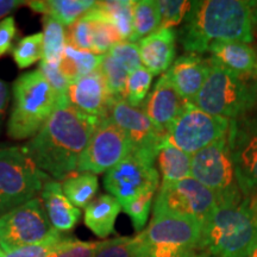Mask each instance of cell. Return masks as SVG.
Listing matches in <instances>:
<instances>
[{"mask_svg": "<svg viewBox=\"0 0 257 257\" xmlns=\"http://www.w3.org/2000/svg\"><path fill=\"white\" fill-rule=\"evenodd\" d=\"M100 120L70 104L60 106L22 150L50 178L63 181L76 173L80 159Z\"/></svg>", "mask_w": 257, "mask_h": 257, "instance_id": "6da1fadb", "label": "cell"}, {"mask_svg": "<svg viewBox=\"0 0 257 257\" xmlns=\"http://www.w3.org/2000/svg\"><path fill=\"white\" fill-rule=\"evenodd\" d=\"M257 2L197 0L182 22L179 40L186 53H207L217 42L255 40Z\"/></svg>", "mask_w": 257, "mask_h": 257, "instance_id": "7a4b0ae2", "label": "cell"}, {"mask_svg": "<svg viewBox=\"0 0 257 257\" xmlns=\"http://www.w3.org/2000/svg\"><path fill=\"white\" fill-rule=\"evenodd\" d=\"M257 239V221L246 206L218 204L201 221L197 251L212 257H244Z\"/></svg>", "mask_w": 257, "mask_h": 257, "instance_id": "3957f363", "label": "cell"}, {"mask_svg": "<svg viewBox=\"0 0 257 257\" xmlns=\"http://www.w3.org/2000/svg\"><path fill=\"white\" fill-rule=\"evenodd\" d=\"M14 104L8 121V135L14 140L32 138L43 127L60 101L38 69L22 74L12 87Z\"/></svg>", "mask_w": 257, "mask_h": 257, "instance_id": "277c9868", "label": "cell"}, {"mask_svg": "<svg viewBox=\"0 0 257 257\" xmlns=\"http://www.w3.org/2000/svg\"><path fill=\"white\" fill-rule=\"evenodd\" d=\"M192 104L212 115L238 119L257 104V80L239 78L211 60L206 81Z\"/></svg>", "mask_w": 257, "mask_h": 257, "instance_id": "5b68a950", "label": "cell"}, {"mask_svg": "<svg viewBox=\"0 0 257 257\" xmlns=\"http://www.w3.org/2000/svg\"><path fill=\"white\" fill-rule=\"evenodd\" d=\"M201 223L189 217L154 214L138 233V253L144 257H189L198 249Z\"/></svg>", "mask_w": 257, "mask_h": 257, "instance_id": "8992f818", "label": "cell"}, {"mask_svg": "<svg viewBox=\"0 0 257 257\" xmlns=\"http://www.w3.org/2000/svg\"><path fill=\"white\" fill-rule=\"evenodd\" d=\"M49 178L22 148H0V216L35 199Z\"/></svg>", "mask_w": 257, "mask_h": 257, "instance_id": "52a82bcc", "label": "cell"}, {"mask_svg": "<svg viewBox=\"0 0 257 257\" xmlns=\"http://www.w3.org/2000/svg\"><path fill=\"white\" fill-rule=\"evenodd\" d=\"M191 176L214 193L218 204H239L244 200L226 136L193 154Z\"/></svg>", "mask_w": 257, "mask_h": 257, "instance_id": "ba28073f", "label": "cell"}, {"mask_svg": "<svg viewBox=\"0 0 257 257\" xmlns=\"http://www.w3.org/2000/svg\"><path fill=\"white\" fill-rule=\"evenodd\" d=\"M230 121L226 118L206 113L192 102H185L165 141L192 156L226 136Z\"/></svg>", "mask_w": 257, "mask_h": 257, "instance_id": "9c48e42d", "label": "cell"}, {"mask_svg": "<svg viewBox=\"0 0 257 257\" xmlns=\"http://www.w3.org/2000/svg\"><path fill=\"white\" fill-rule=\"evenodd\" d=\"M55 231L38 198L0 216V245L4 252L43 242Z\"/></svg>", "mask_w": 257, "mask_h": 257, "instance_id": "30bf717a", "label": "cell"}, {"mask_svg": "<svg viewBox=\"0 0 257 257\" xmlns=\"http://www.w3.org/2000/svg\"><path fill=\"white\" fill-rule=\"evenodd\" d=\"M217 205L214 193L189 176L181 181L160 185L154 214L189 217L201 223Z\"/></svg>", "mask_w": 257, "mask_h": 257, "instance_id": "8fae6325", "label": "cell"}, {"mask_svg": "<svg viewBox=\"0 0 257 257\" xmlns=\"http://www.w3.org/2000/svg\"><path fill=\"white\" fill-rule=\"evenodd\" d=\"M227 143L244 199L257 195V113L230 121Z\"/></svg>", "mask_w": 257, "mask_h": 257, "instance_id": "7c38bea8", "label": "cell"}, {"mask_svg": "<svg viewBox=\"0 0 257 257\" xmlns=\"http://www.w3.org/2000/svg\"><path fill=\"white\" fill-rule=\"evenodd\" d=\"M156 157L144 153L131 152L104 178L106 191L120 202L127 204L150 187H160L159 170L154 167Z\"/></svg>", "mask_w": 257, "mask_h": 257, "instance_id": "4fadbf2b", "label": "cell"}, {"mask_svg": "<svg viewBox=\"0 0 257 257\" xmlns=\"http://www.w3.org/2000/svg\"><path fill=\"white\" fill-rule=\"evenodd\" d=\"M133 152L123 131L106 117L99 121L80 159L76 173L101 174L113 168Z\"/></svg>", "mask_w": 257, "mask_h": 257, "instance_id": "5bb4252c", "label": "cell"}, {"mask_svg": "<svg viewBox=\"0 0 257 257\" xmlns=\"http://www.w3.org/2000/svg\"><path fill=\"white\" fill-rule=\"evenodd\" d=\"M108 117L127 137L133 152L157 157L165 137L159 134L142 107H134L125 99H113Z\"/></svg>", "mask_w": 257, "mask_h": 257, "instance_id": "9a60e30c", "label": "cell"}, {"mask_svg": "<svg viewBox=\"0 0 257 257\" xmlns=\"http://www.w3.org/2000/svg\"><path fill=\"white\" fill-rule=\"evenodd\" d=\"M185 102L165 73L157 80L153 91L148 94L141 107L161 136L166 138L181 113Z\"/></svg>", "mask_w": 257, "mask_h": 257, "instance_id": "2e32d148", "label": "cell"}, {"mask_svg": "<svg viewBox=\"0 0 257 257\" xmlns=\"http://www.w3.org/2000/svg\"><path fill=\"white\" fill-rule=\"evenodd\" d=\"M113 99L99 70L76 80L68 89V101L74 108L99 119L108 117Z\"/></svg>", "mask_w": 257, "mask_h": 257, "instance_id": "e0dca14e", "label": "cell"}, {"mask_svg": "<svg viewBox=\"0 0 257 257\" xmlns=\"http://www.w3.org/2000/svg\"><path fill=\"white\" fill-rule=\"evenodd\" d=\"M210 69V59H204L198 54L186 53L173 62L166 75L182 100L192 102L206 81Z\"/></svg>", "mask_w": 257, "mask_h": 257, "instance_id": "ac0fdd59", "label": "cell"}, {"mask_svg": "<svg viewBox=\"0 0 257 257\" xmlns=\"http://www.w3.org/2000/svg\"><path fill=\"white\" fill-rule=\"evenodd\" d=\"M211 60L239 78L257 80V51L244 42H217L208 49Z\"/></svg>", "mask_w": 257, "mask_h": 257, "instance_id": "d6986e66", "label": "cell"}, {"mask_svg": "<svg viewBox=\"0 0 257 257\" xmlns=\"http://www.w3.org/2000/svg\"><path fill=\"white\" fill-rule=\"evenodd\" d=\"M176 38L178 34L175 29H161L138 42L144 68L153 75L165 74L174 62Z\"/></svg>", "mask_w": 257, "mask_h": 257, "instance_id": "ffe728a7", "label": "cell"}, {"mask_svg": "<svg viewBox=\"0 0 257 257\" xmlns=\"http://www.w3.org/2000/svg\"><path fill=\"white\" fill-rule=\"evenodd\" d=\"M41 200L51 226L59 232L72 231L81 217V211L67 199L62 186L56 180H49L41 191Z\"/></svg>", "mask_w": 257, "mask_h": 257, "instance_id": "44dd1931", "label": "cell"}, {"mask_svg": "<svg viewBox=\"0 0 257 257\" xmlns=\"http://www.w3.org/2000/svg\"><path fill=\"white\" fill-rule=\"evenodd\" d=\"M120 210V202L113 195H99L85 208V225L99 238H106L113 233L115 219Z\"/></svg>", "mask_w": 257, "mask_h": 257, "instance_id": "7402d4cb", "label": "cell"}, {"mask_svg": "<svg viewBox=\"0 0 257 257\" xmlns=\"http://www.w3.org/2000/svg\"><path fill=\"white\" fill-rule=\"evenodd\" d=\"M93 0H43L27 2L32 11L56 19L61 24L70 27L95 6Z\"/></svg>", "mask_w": 257, "mask_h": 257, "instance_id": "603a6c76", "label": "cell"}, {"mask_svg": "<svg viewBox=\"0 0 257 257\" xmlns=\"http://www.w3.org/2000/svg\"><path fill=\"white\" fill-rule=\"evenodd\" d=\"M162 184L181 181L191 176L192 156L163 141L156 157Z\"/></svg>", "mask_w": 257, "mask_h": 257, "instance_id": "cb8c5ba5", "label": "cell"}, {"mask_svg": "<svg viewBox=\"0 0 257 257\" xmlns=\"http://www.w3.org/2000/svg\"><path fill=\"white\" fill-rule=\"evenodd\" d=\"M102 55L87 50H79L69 44L64 48L60 70L72 85L82 76L99 70Z\"/></svg>", "mask_w": 257, "mask_h": 257, "instance_id": "d4e9b609", "label": "cell"}, {"mask_svg": "<svg viewBox=\"0 0 257 257\" xmlns=\"http://www.w3.org/2000/svg\"><path fill=\"white\" fill-rule=\"evenodd\" d=\"M62 191L75 207L86 208L98 192V178L92 173H74L62 181Z\"/></svg>", "mask_w": 257, "mask_h": 257, "instance_id": "484cf974", "label": "cell"}, {"mask_svg": "<svg viewBox=\"0 0 257 257\" xmlns=\"http://www.w3.org/2000/svg\"><path fill=\"white\" fill-rule=\"evenodd\" d=\"M86 15L91 19L92 24L93 53L98 54V55H105L112 49V47H114L119 42H123L110 19L96 8V3L94 8L89 10Z\"/></svg>", "mask_w": 257, "mask_h": 257, "instance_id": "4316f807", "label": "cell"}, {"mask_svg": "<svg viewBox=\"0 0 257 257\" xmlns=\"http://www.w3.org/2000/svg\"><path fill=\"white\" fill-rule=\"evenodd\" d=\"M160 12L154 0H138L135 2L133 10V35L128 42H140L160 30Z\"/></svg>", "mask_w": 257, "mask_h": 257, "instance_id": "83f0119b", "label": "cell"}, {"mask_svg": "<svg viewBox=\"0 0 257 257\" xmlns=\"http://www.w3.org/2000/svg\"><path fill=\"white\" fill-rule=\"evenodd\" d=\"M43 54L42 61L51 64H60L64 48L67 46L66 30L56 19L43 16Z\"/></svg>", "mask_w": 257, "mask_h": 257, "instance_id": "f1b7e54d", "label": "cell"}, {"mask_svg": "<svg viewBox=\"0 0 257 257\" xmlns=\"http://www.w3.org/2000/svg\"><path fill=\"white\" fill-rule=\"evenodd\" d=\"M134 4L131 0L96 2V8L110 19L123 41H128L133 35Z\"/></svg>", "mask_w": 257, "mask_h": 257, "instance_id": "f546056e", "label": "cell"}, {"mask_svg": "<svg viewBox=\"0 0 257 257\" xmlns=\"http://www.w3.org/2000/svg\"><path fill=\"white\" fill-rule=\"evenodd\" d=\"M99 72L104 76L111 95L114 99H124L125 86H126V80L130 73L123 64L107 53L102 55Z\"/></svg>", "mask_w": 257, "mask_h": 257, "instance_id": "4dcf8cb0", "label": "cell"}, {"mask_svg": "<svg viewBox=\"0 0 257 257\" xmlns=\"http://www.w3.org/2000/svg\"><path fill=\"white\" fill-rule=\"evenodd\" d=\"M153 74L144 67H141L128 74L125 86L124 99L134 107H141L149 94L153 82Z\"/></svg>", "mask_w": 257, "mask_h": 257, "instance_id": "1f68e13d", "label": "cell"}, {"mask_svg": "<svg viewBox=\"0 0 257 257\" xmlns=\"http://www.w3.org/2000/svg\"><path fill=\"white\" fill-rule=\"evenodd\" d=\"M43 54V34L36 32L22 38L12 51V56L21 69H25L42 59Z\"/></svg>", "mask_w": 257, "mask_h": 257, "instance_id": "d6a6232c", "label": "cell"}, {"mask_svg": "<svg viewBox=\"0 0 257 257\" xmlns=\"http://www.w3.org/2000/svg\"><path fill=\"white\" fill-rule=\"evenodd\" d=\"M159 187H150L138 194L136 198L121 206L125 213L130 217L136 231H142L146 226L148 217L153 206V200Z\"/></svg>", "mask_w": 257, "mask_h": 257, "instance_id": "836d02e7", "label": "cell"}, {"mask_svg": "<svg viewBox=\"0 0 257 257\" xmlns=\"http://www.w3.org/2000/svg\"><path fill=\"white\" fill-rule=\"evenodd\" d=\"M102 242H83L63 236L48 257H94Z\"/></svg>", "mask_w": 257, "mask_h": 257, "instance_id": "e575fe53", "label": "cell"}, {"mask_svg": "<svg viewBox=\"0 0 257 257\" xmlns=\"http://www.w3.org/2000/svg\"><path fill=\"white\" fill-rule=\"evenodd\" d=\"M160 12V30L172 29L181 24L192 8V2L187 0H157Z\"/></svg>", "mask_w": 257, "mask_h": 257, "instance_id": "d590c367", "label": "cell"}, {"mask_svg": "<svg viewBox=\"0 0 257 257\" xmlns=\"http://www.w3.org/2000/svg\"><path fill=\"white\" fill-rule=\"evenodd\" d=\"M138 248V234L134 237H117L102 242L94 257H136Z\"/></svg>", "mask_w": 257, "mask_h": 257, "instance_id": "8d00e7d4", "label": "cell"}, {"mask_svg": "<svg viewBox=\"0 0 257 257\" xmlns=\"http://www.w3.org/2000/svg\"><path fill=\"white\" fill-rule=\"evenodd\" d=\"M67 44L79 50L92 51V24L87 15L82 16L66 30Z\"/></svg>", "mask_w": 257, "mask_h": 257, "instance_id": "74e56055", "label": "cell"}, {"mask_svg": "<svg viewBox=\"0 0 257 257\" xmlns=\"http://www.w3.org/2000/svg\"><path fill=\"white\" fill-rule=\"evenodd\" d=\"M38 70H40L42 75L46 78L47 81L49 82L53 91L55 92L57 98H59L60 105L63 106L66 104H69L68 89L70 82L60 70V64H51L42 61L40 63V68H38Z\"/></svg>", "mask_w": 257, "mask_h": 257, "instance_id": "f35d334b", "label": "cell"}, {"mask_svg": "<svg viewBox=\"0 0 257 257\" xmlns=\"http://www.w3.org/2000/svg\"><path fill=\"white\" fill-rule=\"evenodd\" d=\"M108 54H111L118 62L123 64L128 73L143 67L140 56V48H138L137 43H133V42L128 41L119 42L114 47H112Z\"/></svg>", "mask_w": 257, "mask_h": 257, "instance_id": "ab89813d", "label": "cell"}, {"mask_svg": "<svg viewBox=\"0 0 257 257\" xmlns=\"http://www.w3.org/2000/svg\"><path fill=\"white\" fill-rule=\"evenodd\" d=\"M62 233L55 231L49 238L43 240V242L22 246V248L15 249L12 251L5 252L3 257H48L57 245V243L62 239Z\"/></svg>", "mask_w": 257, "mask_h": 257, "instance_id": "60d3db41", "label": "cell"}, {"mask_svg": "<svg viewBox=\"0 0 257 257\" xmlns=\"http://www.w3.org/2000/svg\"><path fill=\"white\" fill-rule=\"evenodd\" d=\"M16 36H17V27H16L15 17L8 16L0 21V57L4 56L11 49Z\"/></svg>", "mask_w": 257, "mask_h": 257, "instance_id": "b9f144b4", "label": "cell"}, {"mask_svg": "<svg viewBox=\"0 0 257 257\" xmlns=\"http://www.w3.org/2000/svg\"><path fill=\"white\" fill-rule=\"evenodd\" d=\"M10 100V91L9 85L0 79V130H2L3 123H4L6 111H8V105Z\"/></svg>", "mask_w": 257, "mask_h": 257, "instance_id": "7bdbcfd3", "label": "cell"}, {"mask_svg": "<svg viewBox=\"0 0 257 257\" xmlns=\"http://www.w3.org/2000/svg\"><path fill=\"white\" fill-rule=\"evenodd\" d=\"M22 5H27V2L19 0H0V19L6 18V16L15 12Z\"/></svg>", "mask_w": 257, "mask_h": 257, "instance_id": "ee69618b", "label": "cell"}, {"mask_svg": "<svg viewBox=\"0 0 257 257\" xmlns=\"http://www.w3.org/2000/svg\"><path fill=\"white\" fill-rule=\"evenodd\" d=\"M244 201H245L246 206H248L249 210L251 211V213L253 214V217H255V219L257 221V195L252 198L244 199Z\"/></svg>", "mask_w": 257, "mask_h": 257, "instance_id": "f6af8a7d", "label": "cell"}, {"mask_svg": "<svg viewBox=\"0 0 257 257\" xmlns=\"http://www.w3.org/2000/svg\"><path fill=\"white\" fill-rule=\"evenodd\" d=\"M244 257H257V239L255 240V243H253L251 249L249 250L248 253H246Z\"/></svg>", "mask_w": 257, "mask_h": 257, "instance_id": "bcb514c9", "label": "cell"}, {"mask_svg": "<svg viewBox=\"0 0 257 257\" xmlns=\"http://www.w3.org/2000/svg\"><path fill=\"white\" fill-rule=\"evenodd\" d=\"M189 257H212L208 255V253H205V252H201V251H195L194 253H192Z\"/></svg>", "mask_w": 257, "mask_h": 257, "instance_id": "7dc6e473", "label": "cell"}, {"mask_svg": "<svg viewBox=\"0 0 257 257\" xmlns=\"http://www.w3.org/2000/svg\"><path fill=\"white\" fill-rule=\"evenodd\" d=\"M4 251H3V249H2V245H0V257H3V256H4Z\"/></svg>", "mask_w": 257, "mask_h": 257, "instance_id": "c3c4849f", "label": "cell"}, {"mask_svg": "<svg viewBox=\"0 0 257 257\" xmlns=\"http://www.w3.org/2000/svg\"><path fill=\"white\" fill-rule=\"evenodd\" d=\"M136 257H144V256H142V255H140V253L137 252V255H136Z\"/></svg>", "mask_w": 257, "mask_h": 257, "instance_id": "681fc988", "label": "cell"}]
</instances>
